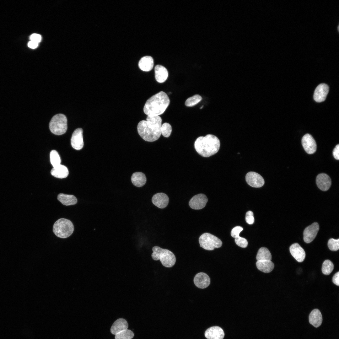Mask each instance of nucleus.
I'll use <instances>...</instances> for the list:
<instances>
[{"label":"nucleus","mask_w":339,"mask_h":339,"mask_svg":"<svg viewBox=\"0 0 339 339\" xmlns=\"http://www.w3.org/2000/svg\"><path fill=\"white\" fill-rule=\"evenodd\" d=\"M162 119L159 116H147L146 120H142L138 124V134L145 141L152 142L160 137Z\"/></svg>","instance_id":"obj_1"},{"label":"nucleus","mask_w":339,"mask_h":339,"mask_svg":"<svg viewBox=\"0 0 339 339\" xmlns=\"http://www.w3.org/2000/svg\"><path fill=\"white\" fill-rule=\"evenodd\" d=\"M170 103V100L167 94L161 91L153 95L146 101L143 111L148 116H159L163 114Z\"/></svg>","instance_id":"obj_2"},{"label":"nucleus","mask_w":339,"mask_h":339,"mask_svg":"<svg viewBox=\"0 0 339 339\" xmlns=\"http://www.w3.org/2000/svg\"><path fill=\"white\" fill-rule=\"evenodd\" d=\"M194 146L197 153L204 157H209L217 153L220 147V142L215 136L209 134L198 137Z\"/></svg>","instance_id":"obj_3"},{"label":"nucleus","mask_w":339,"mask_h":339,"mask_svg":"<svg viewBox=\"0 0 339 339\" xmlns=\"http://www.w3.org/2000/svg\"><path fill=\"white\" fill-rule=\"evenodd\" d=\"M153 253L151 256L154 260H160L162 265L166 267H171L176 262V257L174 254L170 250L163 249L158 246H154L152 249Z\"/></svg>","instance_id":"obj_4"},{"label":"nucleus","mask_w":339,"mask_h":339,"mask_svg":"<svg viewBox=\"0 0 339 339\" xmlns=\"http://www.w3.org/2000/svg\"><path fill=\"white\" fill-rule=\"evenodd\" d=\"M74 231V226L70 220L61 218L57 220L54 223L53 231L57 237L61 238H66L70 236Z\"/></svg>","instance_id":"obj_5"},{"label":"nucleus","mask_w":339,"mask_h":339,"mask_svg":"<svg viewBox=\"0 0 339 339\" xmlns=\"http://www.w3.org/2000/svg\"><path fill=\"white\" fill-rule=\"evenodd\" d=\"M49 127L51 132L55 135H60L64 134L67 128V117L62 114L54 115L50 122Z\"/></svg>","instance_id":"obj_6"},{"label":"nucleus","mask_w":339,"mask_h":339,"mask_svg":"<svg viewBox=\"0 0 339 339\" xmlns=\"http://www.w3.org/2000/svg\"><path fill=\"white\" fill-rule=\"evenodd\" d=\"M199 242L201 247L208 250L219 248L222 245V242L219 239L208 233L202 234L199 238Z\"/></svg>","instance_id":"obj_7"},{"label":"nucleus","mask_w":339,"mask_h":339,"mask_svg":"<svg viewBox=\"0 0 339 339\" xmlns=\"http://www.w3.org/2000/svg\"><path fill=\"white\" fill-rule=\"evenodd\" d=\"M247 183L250 186L255 188L262 187L264 184L263 178L259 174L254 172H250L245 176Z\"/></svg>","instance_id":"obj_8"},{"label":"nucleus","mask_w":339,"mask_h":339,"mask_svg":"<svg viewBox=\"0 0 339 339\" xmlns=\"http://www.w3.org/2000/svg\"><path fill=\"white\" fill-rule=\"evenodd\" d=\"M208 201L207 196L202 193L194 196L189 202L191 208L195 210H200L204 208Z\"/></svg>","instance_id":"obj_9"},{"label":"nucleus","mask_w":339,"mask_h":339,"mask_svg":"<svg viewBox=\"0 0 339 339\" xmlns=\"http://www.w3.org/2000/svg\"><path fill=\"white\" fill-rule=\"evenodd\" d=\"M302 144L307 153L312 154L316 151L317 145L316 142L310 134H306L304 136L302 139Z\"/></svg>","instance_id":"obj_10"},{"label":"nucleus","mask_w":339,"mask_h":339,"mask_svg":"<svg viewBox=\"0 0 339 339\" xmlns=\"http://www.w3.org/2000/svg\"><path fill=\"white\" fill-rule=\"evenodd\" d=\"M319 229V226L317 223L315 222L308 226L304 231V240L307 243L311 242L316 237Z\"/></svg>","instance_id":"obj_11"},{"label":"nucleus","mask_w":339,"mask_h":339,"mask_svg":"<svg viewBox=\"0 0 339 339\" xmlns=\"http://www.w3.org/2000/svg\"><path fill=\"white\" fill-rule=\"evenodd\" d=\"M83 130L81 128H78L74 131L71 138V144L74 149L80 150L83 147Z\"/></svg>","instance_id":"obj_12"},{"label":"nucleus","mask_w":339,"mask_h":339,"mask_svg":"<svg viewBox=\"0 0 339 339\" xmlns=\"http://www.w3.org/2000/svg\"><path fill=\"white\" fill-rule=\"evenodd\" d=\"M329 90L327 85L322 83L319 85L316 88L314 94V99L317 102L324 101L326 99Z\"/></svg>","instance_id":"obj_13"},{"label":"nucleus","mask_w":339,"mask_h":339,"mask_svg":"<svg viewBox=\"0 0 339 339\" xmlns=\"http://www.w3.org/2000/svg\"><path fill=\"white\" fill-rule=\"evenodd\" d=\"M193 282L196 287L199 288L204 289L209 285L210 279L207 274L200 272L195 275L193 279Z\"/></svg>","instance_id":"obj_14"},{"label":"nucleus","mask_w":339,"mask_h":339,"mask_svg":"<svg viewBox=\"0 0 339 339\" xmlns=\"http://www.w3.org/2000/svg\"><path fill=\"white\" fill-rule=\"evenodd\" d=\"M204 335L207 339H223L224 333L220 327L214 326L207 329L205 331Z\"/></svg>","instance_id":"obj_15"},{"label":"nucleus","mask_w":339,"mask_h":339,"mask_svg":"<svg viewBox=\"0 0 339 339\" xmlns=\"http://www.w3.org/2000/svg\"><path fill=\"white\" fill-rule=\"evenodd\" d=\"M316 183L317 186L320 190L325 191L330 188L331 185V180L327 175L325 173H320L316 177Z\"/></svg>","instance_id":"obj_16"},{"label":"nucleus","mask_w":339,"mask_h":339,"mask_svg":"<svg viewBox=\"0 0 339 339\" xmlns=\"http://www.w3.org/2000/svg\"><path fill=\"white\" fill-rule=\"evenodd\" d=\"M290 252L293 257L299 262H303L305 257L304 250L298 243L293 244L290 247Z\"/></svg>","instance_id":"obj_17"},{"label":"nucleus","mask_w":339,"mask_h":339,"mask_svg":"<svg viewBox=\"0 0 339 339\" xmlns=\"http://www.w3.org/2000/svg\"><path fill=\"white\" fill-rule=\"evenodd\" d=\"M153 204L160 208H164L168 205L169 198L168 196L163 193H158L154 194L152 197Z\"/></svg>","instance_id":"obj_18"},{"label":"nucleus","mask_w":339,"mask_h":339,"mask_svg":"<svg viewBox=\"0 0 339 339\" xmlns=\"http://www.w3.org/2000/svg\"><path fill=\"white\" fill-rule=\"evenodd\" d=\"M155 77L156 81L159 83L164 82L167 79L168 72L164 66L156 65L154 68Z\"/></svg>","instance_id":"obj_19"},{"label":"nucleus","mask_w":339,"mask_h":339,"mask_svg":"<svg viewBox=\"0 0 339 339\" xmlns=\"http://www.w3.org/2000/svg\"><path fill=\"white\" fill-rule=\"evenodd\" d=\"M128 324L126 321L123 318H119L116 320L110 328V332L113 335L127 329Z\"/></svg>","instance_id":"obj_20"},{"label":"nucleus","mask_w":339,"mask_h":339,"mask_svg":"<svg viewBox=\"0 0 339 339\" xmlns=\"http://www.w3.org/2000/svg\"><path fill=\"white\" fill-rule=\"evenodd\" d=\"M310 324L316 328L320 326L322 321V317L320 311L318 309L313 310L309 316Z\"/></svg>","instance_id":"obj_21"},{"label":"nucleus","mask_w":339,"mask_h":339,"mask_svg":"<svg viewBox=\"0 0 339 339\" xmlns=\"http://www.w3.org/2000/svg\"><path fill=\"white\" fill-rule=\"evenodd\" d=\"M154 65L153 59L150 56H145L142 57L138 62V67L142 70L148 72L153 68Z\"/></svg>","instance_id":"obj_22"},{"label":"nucleus","mask_w":339,"mask_h":339,"mask_svg":"<svg viewBox=\"0 0 339 339\" xmlns=\"http://www.w3.org/2000/svg\"><path fill=\"white\" fill-rule=\"evenodd\" d=\"M51 175L55 177L59 178H64L67 177L69 174L67 168L65 166L60 164L53 167L51 170Z\"/></svg>","instance_id":"obj_23"},{"label":"nucleus","mask_w":339,"mask_h":339,"mask_svg":"<svg viewBox=\"0 0 339 339\" xmlns=\"http://www.w3.org/2000/svg\"><path fill=\"white\" fill-rule=\"evenodd\" d=\"M131 180L132 184L136 186L141 187L143 186L146 182V178L144 174L137 172L132 175Z\"/></svg>","instance_id":"obj_24"},{"label":"nucleus","mask_w":339,"mask_h":339,"mask_svg":"<svg viewBox=\"0 0 339 339\" xmlns=\"http://www.w3.org/2000/svg\"><path fill=\"white\" fill-rule=\"evenodd\" d=\"M57 199L62 204L65 206L75 205L77 202V198L72 195L60 193L57 196Z\"/></svg>","instance_id":"obj_25"},{"label":"nucleus","mask_w":339,"mask_h":339,"mask_svg":"<svg viewBox=\"0 0 339 339\" xmlns=\"http://www.w3.org/2000/svg\"><path fill=\"white\" fill-rule=\"evenodd\" d=\"M256 265L259 270L266 273L271 272L274 267V263L271 261H257Z\"/></svg>","instance_id":"obj_26"},{"label":"nucleus","mask_w":339,"mask_h":339,"mask_svg":"<svg viewBox=\"0 0 339 339\" xmlns=\"http://www.w3.org/2000/svg\"><path fill=\"white\" fill-rule=\"evenodd\" d=\"M256 259L257 261H271L272 255L268 249L265 247H262L258 250L256 256Z\"/></svg>","instance_id":"obj_27"},{"label":"nucleus","mask_w":339,"mask_h":339,"mask_svg":"<svg viewBox=\"0 0 339 339\" xmlns=\"http://www.w3.org/2000/svg\"><path fill=\"white\" fill-rule=\"evenodd\" d=\"M50 162L53 167L60 164L61 160L58 153L55 150H52L50 153Z\"/></svg>","instance_id":"obj_28"},{"label":"nucleus","mask_w":339,"mask_h":339,"mask_svg":"<svg viewBox=\"0 0 339 339\" xmlns=\"http://www.w3.org/2000/svg\"><path fill=\"white\" fill-rule=\"evenodd\" d=\"M334 265L330 260H325L322 265V271L325 275H329L332 271L334 269Z\"/></svg>","instance_id":"obj_29"},{"label":"nucleus","mask_w":339,"mask_h":339,"mask_svg":"<svg viewBox=\"0 0 339 339\" xmlns=\"http://www.w3.org/2000/svg\"><path fill=\"white\" fill-rule=\"evenodd\" d=\"M134 336L133 332L127 329L115 335V339H131Z\"/></svg>","instance_id":"obj_30"},{"label":"nucleus","mask_w":339,"mask_h":339,"mask_svg":"<svg viewBox=\"0 0 339 339\" xmlns=\"http://www.w3.org/2000/svg\"><path fill=\"white\" fill-rule=\"evenodd\" d=\"M202 99L199 94H195L188 98L186 101L185 105L186 106L192 107L199 103Z\"/></svg>","instance_id":"obj_31"},{"label":"nucleus","mask_w":339,"mask_h":339,"mask_svg":"<svg viewBox=\"0 0 339 339\" xmlns=\"http://www.w3.org/2000/svg\"><path fill=\"white\" fill-rule=\"evenodd\" d=\"M172 131V127L169 123L165 122L161 126V133L164 137H168L171 134Z\"/></svg>","instance_id":"obj_32"},{"label":"nucleus","mask_w":339,"mask_h":339,"mask_svg":"<svg viewBox=\"0 0 339 339\" xmlns=\"http://www.w3.org/2000/svg\"><path fill=\"white\" fill-rule=\"evenodd\" d=\"M328 246L330 250L332 251L337 250L339 249V239H330L328 240Z\"/></svg>","instance_id":"obj_33"},{"label":"nucleus","mask_w":339,"mask_h":339,"mask_svg":"<svg viewBox=\"0 0 339 339\" xmlns=\"http://www.w3.org/2000/svg\"><path fill=\"white\" fill-rule=\"evenodd\" d=\"M235 242L238 246L243 248L246 247L248 244V241L245 239L240 236L235 238Z\"/></svg>","instance_id":"obj_34"},{"label":"nucleus","mask_w":339,"mask_h":339,"mask_svg":"<svg viewBox=\"0 0 339 339\" xmlns=\"http://www.w3.org/2000/svg\"><path fill=\"white\" fill-rule=\"evenodd\" d=\"M243 230V228L241 226H237L234 228L231 232V236L235 238L239 236L240 232Z\"/></svg>","instance_id":"obj_35"},{"label":"nucleus","mask_w":339,"mask_h":339,"mask_svg":"<svg viewBox=\"0 0 339 339\" xmlns=\"http://www.w3.org/2000/svg\"><path fill=\"white\" fill-rule=\"evenodd\" d=\"M245 220L246 223L249 224H252L254 222L253 213L250 211H248L246 214Z\"/></svg>","instance_id":"obj_36"},{"label":"nucleus","mask_w":339,"mask_h":339,"mask_svg":"<svg viewBox=\"0 0 339 339\" xmlns=\"http://www.w3.org/2000/svg\"><path fill=\"white\" fill-rule=\"evenodd\" d=\"M30 39L31 41L39 43L41 40V37L40 35L34 33L30 36Z\"/></svg>","instance_id":"obj_37"},{"label":"nucleus","mask_w":339,"mask_h":339,"mask_svg":"<svg viewBox=\"0 0 339 339\" xmlns=\"http://www.w3.org/2000/svg\"><path fill=\"white\" fill-rule=\"evenodd\" d=\"M333 155L334 158L336 159H339V144L337 145L334 148L333 151Z\"/></svg>","instance_id":"obj_38"},{"label":"nucleus","mask_w":339,"mask_h":339,"mask_svg":"<svg viewBox=\"0 0 339 339\" xmlns=\"http://www.w3.org/2000/svg\"><path fill=\"white\" fill-rule=\"evenodd\" d=\"M332 281L334 284L338 286H339V272L336 273L333 276Z\"/></svg>","instance_id":"obj_39"},{"label":"nucleus","mask_w":339,"mask_h":339,"mask_svg":"<svg viewBox=\"0 0 339 339\" xmlns=\"http://www.w3.org/2000/svg\"><path fill=\"white\" fill-rule=\"evenodd\" d=\"M38 43L34 41L30 40L28 44V47L32 49H35L37 47Z\"/></svg>","instance_id":"obj_40"},{"label":"nucleus","mask_w":339,"mask_h":339,"mask_svg":"<svg viewBox=\"0 0 339 339\" xmlns=\"http://www.w3.org/2000/svg\"><path fill=\"white\" fill-rule=\"evenodd\" d=\"M203 107V106H202V107H201L200 109H202V108Z\"/></svg>","instance_id":"obj_41"}]
</instances>
